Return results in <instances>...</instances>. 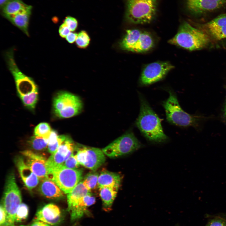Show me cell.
Returning <instances> with one entry per match:
<instances>
[{"label":"cell","instance_id":"cell-2","mask_svg":"<svg viewBox=\"0 0 226 226\" xmlns=\"http://www.w3.org/2000/svg\"><path fill=\"white\" fill-rule=\"evenodd\" d=\"M210 40L209 36L202 30L184 22L180 25L176 34L168 42L192 51L205 47Z\"/></svg>","mask_w":226,"mask_h":226},{"label":"cell","instance_id":"cell-3","mask_svg":"<svg viewBox=\"0 0 226 226\" xmlns=\"http://www.w3.org/2000/svg\"><path fill=\"white\" fill-rule=\"evenodd\" d=\"M125 1V18L129 22L143 24L153 20L157 13L158 0Z\"/></svg>","mask_w":226,"mask_h":226},{"label":"cell","instance_id":"cell-22","mask_svg":"<svg viewBox=\"0 0 226 226\" xmlns=\"http://www.w3.org/2000/svg\"><path fill=\"white\" fill-rule=\"evenodd\" d=\"M2 8L3 15L6 18L32 9V7L26 4L21 0H11Z\"/></svg>","mask_w":226,"mask_h":226},{"label":"cell","instance_id":"cell-16","mask_svg":"<svg viewBox=\"0 0 226 226\" xmlns=\"http://www.w3.org/2000/svg\"><path fill=\"white\" fill-rule=\"evenodd\" d=\"M222 5L216 0H186L188 9L196 14L211 11L219 8Z\"/></svg>","mask_w":226,"mask_h":226},{"label":"cell","instance_id":"cell-23","mask_svg":"<svg viewBox=\"0 0 226 226\" xmlns=\"http://www.w3.org/2000/svg\"><path fill=\"white\" fill-rule=\"evenodd\" d=\"M154 44V40L150 34L143 31L138 42L132 51L137 53L146 52L153 47Z\"/></svg>","mask_w":226,"mask_h":226},{"label":"cell","instance_id":"cell-35","mask_svg":"<svg viewBox=\"0 0 226 226\" xmlns=\"http://www.w3.org/2000/svg\"><path fill=\"white\" fill-rule=\"evenodd\" d=\"M207 226H226V220L221 218L212 220Z\"/></svg>","mask_w":226,"mask_h":226},{"label":"cell","instance_id":"cell-1","mask_svg":"<svg viewBox=\"0 0 226 226\" xmlns=\"http://www.w3.org/2000/svg\"><path fill=\"white\" fill-rule=\"evenodd\" d=\"M140 113L136 124L144 136L150 141L164 142L168 137L164 133L160 120L145 99L139 95Z\"/></svg>","mask_w":226,"mask_h":226},{"label":"cell","instance_id":"cell-41","mask_svg":"<svg viewBox=\"0 0 226 226\" xmlns=\"http://www.w3.org/2000/svg\"><path fill=\"white\" fill-rule=\"evenodd\" d=\"M224 115L226 117V102L225 103V108H224Z\"/></svg>","mask_w":226,"mask_h":226},{"label":"cell","instance_id":"cell-29","mask_svg":"<svg viewBox=\"0 0 226 226\" xmlns=\"http://www.w3.org/2000/svg\"><path fill=\"white\" fill-rule=\"evenodd\" d=\"M90 41V37L87 33L86 31L82 30L78 34L76 43L79 48H83L89 45Z\"/></svg>","mask_w":226,"mask_h":226},{"label":"cell","instance_id":"cell-26","mask_svg":"<svg viewBox=\"0 0 226 226\" xmlns=\"http://www.w3.org/2000/svg\"><path fill=\"white\" fill-rule=\"evenodd\" d=\"M98 174L96 172L87 174L82 181L83 185L89 191L94 188L98 185Z\"/></svg>","mask_w":226,"mask_h":226},{"label":"cell","instance_id":"cell-11","mask_svg":"<svg viewBox=\"0 0 226 226\" xmlns=\"http://www.w3.org/2000/svg\"><path fill=\"white\" fill-rule=\"evenodd\" d=\"M174 67L167 62H156L149 63L144 68L141 74L140 82L142 85H148L163 78Z\"/></svg>","mask_w":226,"mask_h":226},{"label":"cell","instance_id":"cell-10","mask_svg":"<svg viewBox=\"0 0 226 226\" xmlns=\"http://www.w3.org/2000/svg\"><path fill=\"white\" fill-rule=\"evenodd\" d=\"M18 94L24 105L34 109L38 99V87L33 79L25 75L14 80Z\"/></svg>","mask_w":226,"mask_h":226},{"label":"cell","instance_id":"cell-18","mask_svg":"<svg viewBox=\"0 0 226 226\" xmlns=\"http://www.w3.org/2000/svg\"><path fill=\"white\" fill-rule=\"evenodd\" d=\"M39 190L42 195L49 199L60 198L64 195V192L57 184L49 178L41 180Z\"/></svg>","mask_w":226,"mask_h":226},{"label":"cell","instance_id":"cell-38","mask_svg":"<svg viewBox=\"0 0 226 226\" xmlns=\"http://www.w3.org/2000/svg\"><path fill=\"white\" fill-rule=\"evenodd\" d=\"M25 226H51L49 224L43 222L39 221L34 220V221L30 225Z\"/></svg>","mask_w":226,"mask_h":226},{"label":"cell","instance_id":"cell-12","mask_svg":"<svg viewBox=\"0 0 226 226\" xmlns=\"http://www.w3.org/2000/svg\"><path fill=\"white\" fill-rule=\"evenodd\" d=\"M21 153L26 163L39 179L49 178V170L45 158L30 150L23 151Z\"/></svg>","mask_w":226,"mask_h":226},{"label":"cell","instance_id":"cell-25","mask_svg":"<svg viewBox=\"0 0 226 226\" xmlns=\"http://www.w3.org/2000/svg\"><path fill=\"white\" fill-rule=\"evenodd\" d=\"M52 130L50 125L46 122H42L38 124L35 128L34 135L43 137L48 139Z\"/></svg>","mask_w":226,"mask_h":226},{"label":"cell","instance_id":"cell-27","mask_svg":"<svg viewBox=\"0 0 226 226\" xmlns=\"http://www.w3.org/2000/svg\"><path fill=\"white\" fill-rule=\"evenodd\" d=\"M30 145L34 149L41 150L45 149L48 146L47 139L35 136L31 137L30 140Z\"/></svg>","mask_w":226,"mask_h":226},{"label":"cell","instance_id":"cell-5","mask_svg":"<svg viewBox=\"0 0 226 226\" xmlns=\"http://www.w3.org/2000/svg\"><path fill=\"white\" fill-rule=\"evenodd\" d=\"M22 203V197L13 172L8 176L1 204L7 215V226H12L15 223L17 210Z\"/></svg>","mask_w":226,"mask_h":226},{"label":"cell","instance_id":"cell-21","mask_svg":"<svg viewBox=\"0 0 226 226\" xmlns=\"http://www.w3.org/2000/svg\"><path fill=\"white\" fill-rule=\"evenodd\" d=\"M143 31L138 29L128 30L120 43L121 47L124 50L132 51L138 42Z\"/></svg>","mask_w":226,"mask_h":226},{"label":"cell","instance_id":"cell-9","mask_svg":"<svg viewBox=\"0 0 226 226\" xmlns=\"http://www.w3.org/2000/svg\"><path fill=\"white\" fill-rule=\"evenodd\" d=\"M75 156L80 165L95 171L105 162V157L102 150L78 144L75 147Z\"/></svg>","mask_w":226,"mask_h":226},{"label":"cell","instance_id":"cell-15","mask_svg":"<svg viewBox=\"0 0 226 226\" xmlns=\"http://www.w3.org/2000/svg\"><path fill=\"white\" fill-rule=\"evenodd\" d=\"M15 161L23 181L29 190H32L38 185L39 179L26 163L22 157H17L15 158Z\"/></svg>","mask_w":226,"mask_h":226},{"label":"cell","instance_id":"cell-13","mask_svg":"<svg viewBox=\"0 0 226 226\" xmlns=\"http://www.w3.org/2000/svg\"><path fill=\"white\" fill-rule=\"evenodd\" d=\"M200 28L210 39L219 40L226 38V13L200 25Z\"/></svg>","mask_w":226,"mask_h":226},{"label":"cell","instance_id":"cell-24","mask_svg":"<svg viewBox=\"0 0 226 226\" xmlns=\"http://www.w3.org/2000/svg\"><path fill=\"white\" fill-rule=\"evenodd\" d=\"M118 190V188L108 187L99 188L100 196L105 208L108 209L110 208Z\"/></svg>","mask_w":226,"mask_h":226},{"label":"cell","instance_id":"cell-30","mask_svg":"<svg viewBox=\"0 0 226 226\" xmlns=\"http://www.w3.org/2000/svg\"><path fill=\"white\" fill-rule=\"evenodd\" d=\"M65 167L71 169H77L79 166L80 164L73 153L66 160L63 164Z\"/></svg>","mask_w":226,"mask_h":226},{"label":"cell","instance_id":"cell-36","mask_svg":"<svg viewBox=\"0 0 226 226\" xmlns=\"http://www.w3.org/2000/svg\"><path fill=\"white\" fill-rule=\"evenodd\" d=\"M58 136L56 131L52 130L48 138V145H52L55 144L57 140Z\"/></svg>","mask_w":226,"mask_h":226},{"label":"cell","instance_id":"cell-4","mask_svg":"<svg viewBox=\"0 0 226 226\" xmlns=\"http://www.w3.org/2000/svg\"><path fill=\"white\" fill-rule=\"evenodd\" d=\"M53 108L56 116L60 118H66L80 113L83 104L78 96L68 92L60 91L54 97Z\"/></svg>","mask_w":226,"mask_h":226},{"label":"cell","instance_id":"cell-31","mask_svg":"<svg viewBox=\"0 0 226 226\" xmlns=\"http://www.w3.org/2000/svg\"><path fill=\"white\" fill-rule=\"evenodd\" d=\"M67 136L65 135H59L57 141L52 145H48V149L51 154L55 153L60 146L66 139Z\"/></svg>","mask_w":226,"mask_h":226},{"label":"cell","instance_id":"cell-19","mask_svg":"<svg viewBox=\"0 0 226 226\" xmlns=\"http://www.w3.org/2000/svg\"><path fill=\"white\" fill-rule=\"evenodd\" d=\"M121 180L119 174L107 170H103L99 175L97 185L99 188L108 187L119 189Z\"/></svg>","mask_w":226,"mask_h":226},{"label":"cell","instance_id":"cell-40","mask_svg":"<svg viewBox=\"0 0 226 226\" xmlns=\"http://www.w3.org/2000/svg\"><path fill=\"white\" fill-rule=\"evenodd\" d=\"M223 5L226 2V0H216Z\"/></svg>","mask_w":226,"mask_h":226},{"label":"cell","instance_id":"cell-39","mask_svg":"<svg viewBox=\"0 0 226 226\" xmlns=\"http://www.w3.org/2000/svg\"><path fill=\"white\" fill-rule=\"evenodd\" d=\"M11 0H0V4L1 8H2L6 4Z\"/></svg>","mask_w":226,"mask_h":226},{"label":"cell","instance_id":"cell-28","mask_svg":"<svg viewBox=\"0 0 226 226\" xmlns=\"http://www.w3.org/2000/svg\"><path fill=\"white\" fill-rule=\"evenodd\" d=\"M29 214V208L25 204L21 203L16 213L15 222H20L26 219Z\"/></svg>","mask_w":226,"mask_h":226},{"label":"cell","instance_id":"cell-37","mask_svg":"<svg viewBox=\"0 0 226 226\" xmlns=\"http://www.w3.org/2000/svg\"><path fill=\"white\" fill-rule=\"evenodd\" d=\"M78 35V34L71 32L66 37V39L68 43H73L76 41Z\"/></svg>","mask_w":226,"mask_h":226},{"label":"cell","instance_id":"cell-6","mask_svg":"<svg viewBox=\"0 0 226 226\" xmlns=\"http://www.w3.org/2000/svg\"><path fill=\"white\" fill-rule=\"evenodd\" d=\"M169 90V98L163 103L167 121L172 124L179 126H195L197 118L183 110L179 103L175 94L171 90Z\"/></svg>","mask_w":226,"mask_h":226},{"label":"cell","instance_id":"cell-42","mask_svg":"<svg viewBox=\"0 0 226 226\" xmlns=\"http://www.w3.org/2000/svg\"><path fill=\"white\" fill-rule=\"evenodd\" d=\"M12 226H15V225H13ZM24 226V225H21V226Z\"/></svg>","mask_w":226,"mask_h":226},{"label":"cell","instance_id":"cell-8","mask_svg":"<svg viewBox=\"0 0 226 226\" xmlns=\"http://www.w3.org/2000/svg\"><path fill=\"white\" fill-rule=\"evenodd\" d=\"M141 147L140 142L133 133L128 131L117 138L102 150L111 158H114L131 153Z\"/></svg>","mask_w":226,"mask_h":226},{"label":"cell","instance_id":"cell-20","mask_svg":"<svg viewBox=\"0 0 226 226\" xmlns=\"http://www.w3.org/2000/svg\"><path fill=\"white\" fill-rule=\"evenodd\" d=\"M31 9H30L6 18L29 36L28 27Z\"/></svg>","mask_w":226,"mask_h":226},{"label":"cell","instance_id":"cell-17","mask_svg":"<svg viewBox=\"0 0 226 226\" xmlns=\"http://www.w3.org/2000/svg\"><path fill=\"white\" fill-rule=\"evenodd\" d=\"M89 192L83 182L80 181L67 194V210L70 213L74 211L82 198Z\"/></svg>","mask_w":226,"mask_h":226},{"label":"cell","instance_id":"cell-34","mask_svg":"<svg viewBox=\"0 0 226 226\" xmlns=\"http://www.w3.org/2000/svg\"><path fill=\"white\" fill-rule=\"evenodd\" d=\"M71 32V30L64 23L60 26L59 33L60 35L62 38H65Z\"/></svg>","mask_w":226,"mask_h":226},{"label":"cell","instance_id":"cell-32","mask_svg":"<svg viewBox=\"0 0 226 226\" xmlns=\"http://www.w3.org/2000/svg\"><path fill=\"white\" fill-rule=\"evenodd\" d=\"M64 23L71 31H74L77 29L78 25L77 20L75 18L70 16L66 17Z\"/></svg>","mask_w":226,"mask_h":226},{"label":"cell","instance_id":"cell-14","mask_svg":"<svg viewBox=\"0 0 226 226\" xmlns=\"http://www.w3.org/2000/svg\"><path fill=\"white\" fill-rule=\"evenodd\" d=\"M62 219V214L59 208L54 204L50 203L45 205L37 212L34 220L40 221L51 226H57Z\"/></svg>","mask_w":226,"mask_h":226},{"label":"cell","instance_id":"cell-33","mask_svg":"<svg viewBox=\"0 0 226 226\" xmlns=\"http://www.w3.org/2000/svg\"><path fill=\"white\" fill-rule=\"evenodd\" d=\"M0 226H7V215L3 206L1 204L0 207Z\"/></svg>","mask_w":226,"mask_h":226},{"label":"cell","instance_id":"cell-7","mask_svg":"<svg viewBox=\"0 0 226 226\" xmlns=\"http://www.w3.org/2000/svg\"><path fill=\"white\" fill-rule=\"evenodd\" d=\"M49 178L53 180L64 193H69L80 182L83 171L66 168L63 165L50 168Z\"/></svg>","mask_w":226,"mask_h":226}]
</instances>
